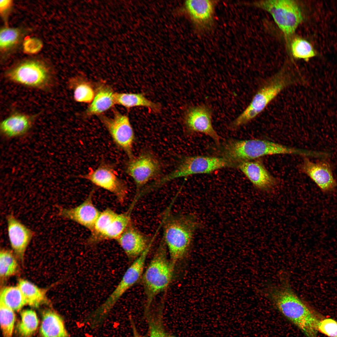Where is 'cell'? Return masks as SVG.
I'll list each match as a JSON object with an SVG mask.
<instances>
[{
    "label": "cell",
    "instance_id": "7c38bea8",
    "mask_svg": "<svg viewBox=\"0 0 337 337\" xmlns=\"http://www.w3.org/2000/svg\"><path fill=\"white\" fill-rule=\"evenodd\" d=\"M99 117L116 144L126 153L129 159L133 157L134 135L128 116L115 110L112 118L101 115Z\"/></svg>",
    "mask_w": 337,
    "mask_h": 337
},
{
    "label": "cell",
    "instance_id": "1f68e13d",
    "mask_svg": "<svg viewBox=\"0 0 337 337\" xmlns=\"http://www.w3.org/2000/svg\"><path fill=\"white\" fill-rule=\"evenodd\" d=\"M73 89L74 100L80 102L91 103L95 95L94 90L89 83L81 81L74 86H70Z\"/></svg>",
    "mask_w": 337,
    "mask_h": 337
},
{
    "label": "cell",
    "instance_id": "4fadbf2b",
    "mask_svg": "<svg viewBox=\"0 0 337 337\" xmlns=\"http://www.w3.org/2000/svg\"><path fill=\"white\" fill-rule=\"evenodd\" d=\"M212 108L206 104L191 106L185 113L184 122L190 131L203 133L219 144L220 137L212 126Z\"/></svg>",
    "mask_w": 337,
    "mask_h": 337
},
{
    "label": "cell",
    "instance_id": "f35d334b",
    "mask_svg": "<svg viewBox=\"0 0 337 337\" xmlns=\"http://www.w3.org/2000/svg\"></svg>",
    "mask_w": 337,
    "mask_h": 337
},
{
    "label": "cell",
    "instance_id": "277c9868",
    "mask_svg": "<svg viewBox=\"0 0 337 337\" xmlns=\"http://www.w3.org/2000/svg\"><path fill=\"white\" fill-rule=\"evenodd\" d=\"M222 154L223 157L233 165L267 155H307L308 151L268 140L254 139L229 140L224 145Z\"/></svg>",
    "mask_w": 337,
    "mask_h": 337
},
{
    "label": "cell",
    "instance_id": "8fae6325",
    "mask_svg": "<svg viewBox=\"0 0 337 337\" xmlns=\"http://www.w3.org/2000/svg\"><path fill=\"white\" fill-rule=\"evenodd\" d=\"M161 170L159 160L149 152H143L129 159L126 164L125 171L135 183L136 196L148 182L159 173Z\"/></svg>",
    "mask_w": 337,
    "mask_h": 337
},
{
    "label": "cell",
    "instance_id": "44dd1931",
    "mask_svg": "<svg viewBox=\"0 0 337 337\" xmlns=\"http://www.w3.org/2000/svg\"><path fill=\"white\" fill-rule=\"evenodd\" d=\"M114 93L107 85L101 84L97 87L94 97L86 110L88 115H99L109 110L115 104Z\"/></svg>",
    "mask_w": 337,
    "mask_h": 337
},
{
    "label": "cell",
    "instance_id": "3957f363",
    "mask_svg": "<svg viewBox=\"0 0 337 337\" xmlns=\"http://www.w3.org/2000/svg\"><path fill=\"white\" fill-rule=\"evenodd\" d=\"M300 78L297 74L285 69L268 78L259 88L247 107L231 123L230 127L237 129L248 123L283 90L300 82Z\"/></svg>",
    "mask_w": 337,
    "mask_h": 337
},
{
    "label": "cell",
    "instance_id": "83f0119b",
    "mask_svg": "<svg viewBox=\"0 0 337 337\" xmlns=\"http://www.w3.org/2000/svg\"><path fill=\"white\" fill-rule=\"evenodd\" d=\"M20 320L17 328L19 334L23 337H29L37 330L39 325V320L36 312L33 310L27 309L20 313Z\"/></svg>",
    "mask_w": 337,
    "mask_h": 337
},
{
    "label": "cell",
    "instance_id": "d4e9b609",
    "mask_svg": "<svg viewBox=\"0 0 337 337\" xmlns=\"http://www.w3.org/2000/svg\"><path fill=\"white\" fill-rule=\"evenodd\" d=\"M25 298L27 305L37 307L48 302L46 291L30 281L23 279L19 280L17 285Z\"/></svg>",
    "mask_w": 337,
    "mask_h": 337
},
{
    "label": "cell",
    "instance_id": "8d00e7d4",
    "mask_svg": "<svg viewBox=\"0 0 337 337\" xmlns=\"http://www.w3.org/2000/svg\"><path fill=\"white\" fill-rule=\"evenodd\" d=\"M12 3L10 0H2L0 1V10L1 13H3L8 10Z\"/></svg>",
    "mask_w": 337,
    "mask_h": 337
},
{
    "label": "cell",
    "instance_id": "7a4b0ae2",
    "mask_svg": "<svg viewBox=\"0 0 337 337\" xmlns=\"http://www.w3.org/2000/svg\"><path fill=\"white\" fill-rule=\"evenodd\" d=\"M167 209L162 217V238L174 269L177 263L188 252L194 234L199 227L195 216L191 214H175Z\"/></svg>",
    "mask_w": 337,
    "mask_h": 337
},
{
    "label": "cell",
    "instance_id": "4dcf8cb0",
    "mask_svg": "<svg viewBox=\"0 0 337 337\" xmlns=\"http://www.w3.org/2000/svg\"><path fill=\"white\" fill-rule=\"evenodd\" d=\"M15 317L14 311L0 303V323L3 337H12Z\"/></svg>",
    "mask_w": 337,
    "mask_h": 337
},
{
    "label": "cell",
    "instance_id": "30bf717a",
    "mask_svg": "<svg viewBox=\"0 0 337 337\" xmlns=\"http://www.w3.org/2000/svg\"><path fill=\"white\" fill-rule=\"evenodd\" d=\"M114 167L112 165L102 161L97 168L77 177L112 193L123 203L127 196L128 188L126 183L118 176Z\"/></svg>",
    "mask_w": 337,
    "mask_h": 337
},
{
    "label": "cell",
    "instance_id": "484cf974",
    "mask_svg": "<svg viewBox=\"0 0 337 337\" xmlns=\"http://www.w3.org/2000/svg\"><path fill=\"white\" fill-rule=\"evenodd\" d=\"M117 214L109 208L100 212L90 231V234L87 241L88 245L92 246L100 243L101 237Z\"/></svg>",
    "mask_w": 337,
    "mask_h": 337
},
{
    "label": "cell",
    "instance_id": "cb8c5ba5",
    "mask_svg": "<svg viewBox=\"0 0 337 337\" xmlns=\"http://www.w3.org/2000/svg\"><path fill=\"white\" fill-rule=\"evenodd\" d=\"M133 206L131 205L128 210L118 214L101 237L100 242L105 240H116L132 222L131 213Z\"/></svg>",
    "mask_w": 337,
    "mask_h": 337
},
{
    "label": "cell",
    "instance_id": "2e32d148",
    "mask_svg": "<svg viewBox=\"0 0 337 337\" xmlns=\"http://www.w3.org/2000/svg\"><path fill=\"white\" fill-rule=\"evenodd\" d=\"M94 190L79 205L70 208H59L58 215L76 222L90 231L100 212L93 202Z\"/></svg>",
    "mask_w": 337,
    "mask_h": 337
},
{
    "label": "cell",
    "instance_id": "9c48e42d",
    "mask_svg": "<svg viewBox=\"0 0 337 337\" xmlns=\"http://www.w3.org/2000/svg\"><path fill=\"white\" fill-rule=\"evenodd\" d=\"M148 248L134 260L128 268L121 280L105 301L93 312L95 317L102 320L118 300L143 275L147 257L151 248Z\"/></svg>",
    "mask_w": 337,
    "mask_h": 337
},
{
    "label": "cell",
    "instance_id": "d6a6232c",
    "mask_svg": "<svg viewBox=\"0 0 337 337\" xmlns=\"http://www.w3.org/2000/svg\"><path fill=\"white\" fill-rule=\"evenodd\" d=\"M20 36V31L17 28L4 27L1 30L0 47L5 50L12 47L18 41Z\"/></svg>",
    "mask_w": 337,
    "mask_h": 337
},
{
    "label": "cell",
    "instance_id": "6da1fadb",
    "mask_svg": "<svg viewBox=\"0 0 337 337\" xmlns=\"http://www.w3.org/2000/svg\"><path fill=\"white\" fill-rule=\"evenodd\" d=\"M277 283L267 284L262 294L307 337H318V327L324 317L300 298L291 287L290 275L282 270Z\"/></svg>",
    "mask_w": 337,
    "mask_h": 337
},
{
    "label": "cell",
    "instance_id": "e575fe53",
    "mask_svg": "<svg viewBox=\"0 0 337 337\" xmlns=\"http://www.w3.org/2000/svg\"><path fill=\"white\" fill-rule=\"evenodd\" d=\"M160 320L156 318L149 320L150 337H165Z\"/></svg>",
    "mask_w": 337,
    "mask_h": 337
},
{
    "label": "cell",
    "instance_id": "836d02e7",
    "mask_svg": "<svg viewBox=\"0 0 337 337\" xmlns=\"http://www.w3.org/2000/svg\"><path fill=\"white\" fill-rule=\"evenodd\" d=\"M318 331L329 337H337V321L331 318H325L320 321Z\"/></svg>",
    "mask_w": 337,
    "mask_h": 337
},
{
    "label": "cell",
    "instance_id": "4316f807",
    "mask_svg": "<svg viewBox=\"0 0 337 337\" xmlns=\"http://www.w3.org/2000/svg\"><path fill=\"white\" fill-rule=\"evenodd\" d=\"M0 303L13 311H18L27 305L26 300L18 286L5 287L1 291Z\"/></svg>",
    "mask_w": 337,
    "mask_h": 337
},
{
    "label": "cell",
    "instance_id": "5b68a950",
    "mask_svg": "<svg viewBox=\"0 0 337 337\" xmlns=\"http://www.w3.org/2000/svg\"><path fill=\"white\" fill-rule=\"evenodd\" d=\"M4 75L5 78L11 82L45 91L52 89L56 81L51 68L37 60L20 62L7 70Z\"/></svg>",
    "mask_w": 337,
    "mask_h": 337
},
{
    "label": "cell",
    "instance_id": "ba28073f",
    "mask_svg": "<svg viewBox=\"0 0 337 337\" xmlns=\"http://www.w3.org/2000/svg\"><path fill=\"white\" fill-rule=\"evenodd\" d=\"M254 5L269 12L287 37L294 33L303 20L300 8L294 0H262L254 2Z\"/></svg>",
    "mask_w": 337,
    "mask_h": 337
},
{
    "label": "cell",
    "instance_id": "f546056e",
    "mask_svg": "<svg viewBox=\"0 0 337 337\" xmlns=\"http://www.w3.org/2000/svg\"><path fill=\"white\" fill-rule=\"evenodd\" d=\"M291 46L293 56L296 58L307 61L316 55L312 45L307 40L301 38H296L293 39Z\"/></svg>",
    "mask_w": 337,
    "mask_h": 337
},
{
    "label": "cell",
    "instance_id": "7402d4cb",
    "mask_svg": "<svg viewBox=\"0 0 337 337\" xmlns=\"http://www.w3.org/2000/svg\"><path fill=\"white\" fill-rule=\"evenodd\" d=\"M185 6L192 20L200 26L209 23L212 19L213 6L212 1L208 0H188Z\"/></svg>",
    "mask_w": 337,
    "mask_h": 337
},
{
    "label": "cell",
    "instance_id": "f1b7e54d",
    "mask_svg": "<svg viewBox=\"0 0 337 337\" xmlns=\"http://www.w3.org/2000/svg\"><path fill=\"white\" fill-rule=\"evenodd\" d=\"M17 261L11 251L2 249L0 253V276L2 279L12 276L17 272Z\"/></svg>",
    "mask_w": 337,
    "mask_h": 337
},
{
    "label": "cell",
    "instance_id": "ac0fdd59",
    "mask_svg": "<svg viewBox=\"0 0 337 337\" xmlns=\"http://www.w3.org/2000/svg\"><path fill=\"white\" fill-rule=\"evenodd\" d=\"M238 165L240 170L254 186L260 191H270L277 184L276 179L259 160L244 162Z\"/></svg>",
    "mask_w": 337,
    "mask_h": 337
},
{
    "label": "cell",
    "instance_id": "74e56055",
    "mask_svg": "<svg viewBox=\"0 0 337 337\" xmlns=\"http://www.w3.org/2000/svg\"><path fill=\"white\" fill-rule=\"evenodd\" d=\"M134 333V337H144L141 335H140L136 330L135 327H134L133 328Z\"/></svg>",
    "mask_w": 337,
    "mask_h": 337
},
{
    "label": "cell",
    "instance_id": "52a82bcc",
    "mask_svg": "<svg viewBox=\"0 0 337 337\" xmlns=\"http://www.w3.org/2000/svg\"><path fill=\"white\" fill-rule=\"evenodd\" d=\"M233 166L223 157L206 156H186L182 158L175 170L155 180L154 185L158 188L176 178L197 174L208 173Z\"/></svg>",
    "mask_w": 337,
    "mask_h": 337
},
{
    "label": "cell",
    "instance_id": "d590c367",
    "mask_svg": "<svg viewBox=\"0 0 337 337\" xmlns=\"http://www.w3.org/2000/svg\"><path fill=\"white\" fill-rule=\"evenodd\" d=\"M42 47V42L35 38H30L26 40L23 43L25 51L29 53L34 54L39 52Z\"/></svg>",
    "mask_w": 337,
    "mask_h": 337
},
{
    "label": "cell",
    "instance_id": "603a6c76",
    "mask_svg": "<svg viewBox=\"0 0 337 337\" xmlns=\"http://www.w3.org/2000/svg\"><path fill=\"white\" fill-rule=\"evenodd\" d=\"M114 98L116 104L127 108L143 106L155 113L159 112L161 109L160 104L148 99L142 93H115Z\"/></svg>",
    "mask_w": 337,
    "mask_h": 337
},
{
    "label": "cell",
    "instance_id": "5bb4252c",
    "mask_svg": "<svg viewBox=\"0 0 337 337\" xmlns=\"http://www.w3.org/2000/svg\"><path fill=\"white\" fill-rule=\"evenodd\" d=\"M153 239L132 222L116 241L128 257L135 260L151 246Z\"/></svg>",
    "mask_w": 337,
    "mask_h": 337
},
{
    "label": "cell",
    "instance_id": "d6986e66",
    "mask_svg": "<svg viewBox=\"0 0 337 337\" xmlns=\"http://www.w3.org/2000/svg\"><path fill=\"white\" fill-rule=\"evenodd\" d=\"M39 115L14 110L1 122V132L10 138L22 135L31 129Z\"/></svg>",
    "mask_w": 337,
    "mask_h": 337
},
{
    "label": "cell",
    "instance_id": "9a60e30c",
    "mask_svg": "<svg viewBox=\"0 0 337 337\" xmlns=\"http://www.w3.org/2000/svg\"><path fill=\"white\" fill-rule=\"evenodd\" d=\"M301 169L323 193L331 192L337 187V182L333 176L331 166L326 161L314 162L305 158Z\"/></svg>",
    "mask_w": 337,
    "mask_h": 337
},
{
    "label": "cell",
    "instance_id": "8992f818",
    "mask_svg": "<svg viewBox=\"0 0 337 337\" xmlns=\"http://www.w3.org/2000/svg\"><path fill=\"white\" fill-rule=\"evenodd\" d=\"M167 251L162 238L143 274V285L148 305L167 287L171 281L174 269L168 259Z\"/></svg>",
    "mask_w": 337,
    "mask_h": 337
},
{
    "label": "cell",
    "instance_id": "e0dca14e",
    "mask_svg": "<svg viewBox=\"0 0 337 337\" xmlns=\"http://www.w3.org/2000/svg\"><path fill=\"white\" fill-rule=\"evenodd\" d=\"M7 221L11 246L15 255L22 261L26 250L34 236V232L12 213L7 215Z\"/></svg>",
    "mask_w": 337,
    "mask_h": 337
},
{
    "label": "cell",
    "instance_id": "ffe728a7",
    "mask_svg": "<svg viewBox=\"0 0 337 337\" xmlns=\"http://www.w3.org/2000/svg\"><path fill=\"white\" fill-rule=\"evenodd\" d=\"M42 337H68L63 319L57 313L48 310L43 313L40 329Z\"/></svg>",
    "mask_w": 337,
    "mask_h": 337
}]
</instances>
